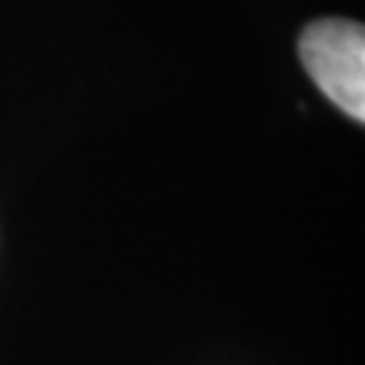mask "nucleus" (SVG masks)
Masks as SVG:
<instances>
[{"mask_svg": "<svg viewBox=\"0 0 365 365\" xmlns=\"http://www.w3.org/2000/svg\"><path fill=\"white\" fill-rule=\"evenodd\" d=\"M299 55L317 88L347 113L365 119V28L347 19H319L302 31Z\"/></svg>", "mask_w": 365, "mask_h": 365, "instance_id": "nucleus-1", "label": "nucleus"}]
</instances>
